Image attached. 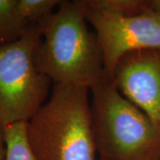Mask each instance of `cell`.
I'll use <instances>...</instances> for the list:
<instances>
[{"label":"cell","mask_w":160,"mask_h":160,"mask_svg":"<svg viewBox=\"0 0 160 160\" xmlns=\"http://www.w3.org/2000/svg\"><path fill=\"white\" fill-rule=\"evenodd\" d=\"M38 26L35 63L53 84L91 90L105 79L102 49L96 33L87 28L82 0H62Z\"/></svg>","instance_id":"cell-1"},{"label":"cell","mask_w":160,"mask_h":160,"mask_svg":"<svg viewBox=\"0 0 160 160\" xmlns=\"http://www.w3.org/2000/svg\"><path fill=\"white\" fill-rule=\"evenodd\" d=\"M89 92L53 84L49 100L27 123L36 160H96Z\"/></svg>","instance_id":"cell-2"},{"label":"cell","mask_w":160,"mask_h":160,"mask_svg":"<svg viewBox=\"0 0 160 160\" xmlns=\"http://www.w3.org/2000/svg\"><path fill=\"white\" fill-rule=\"evenodd\" d=\"M92 92V124L100 160H160V126L112 81Z\"/></svg>","instance_id":"cell-3"},{"label":"cell","mask_w":160,"mask_h":160,"mask_svg":"<svg viewBox=\"0 0 160 160\" xmlns=\"http://www.w3.org/2000/svg\"><path fill=\"white\" fill-rule=\"evenodd\" d=\"M41 41L38 24L21 38L0 45V126L28 123L46 103L51 79L36 66L34 52Z\"/></svg>","instance_id":"cell-4"},{"label":"cell","mask_w":160,"mask_h":160,"mask_svg":"<svg viewBox=\"0 0 160 160\" xmlns=\"http://www.w3.org/2000/svg\"><path fill=\"white\" fill-rule=\"evenodd\" d=\"M86 22L95 30L102 46L105 79L112 81L115 69L125 54L160 49V16L151 12L136 16H118L101 11L82 0Z\"/></svg>","instance_id":"cell-5"},{"label":"cell","mask_w":160,"mask_h":160,"mask_svg":"<svg viewBox=\"0 0 160 160\" xmlns=\"http://www.w3.org/2000/svg\"><path fill=\"white\" fill-rule=\"evenodd\" d=\"M112 82L160 126V49L133 51L119 60Z\"/></svg>","instance_id":"cell-6"},{"label":"cell","mask_w":160,"mask_h":160,"mask_svg":"<svg viewBox=\"0 0 160 160\" xmlns=\"http://www.w3.org/2000/svg\"><path fill=\"white\" fill-rule=\"evenodd\" d=\"M29 26L18 11V0H0V45L21 38Z\"/></svg>","instance_id":"cell-7"},{"label":"cell","mask_w":160,"mask_h":160,"mask_svg":"<svg viewBox=\"0 0 160 160\" xmlns=\"http://www.w3.org/2000/svg\"><path fill=\"white\" fill-rule=\"evenodd\" d=\"M5 160H36L27 137V123H15L4 127Z\"/></svg>","instance_id":"cell-8"},{"label":"cell","mask_w":160,"mask_h":160,"mask_svg":"<svg viewBox=\"0 0 160 160\" xmlns=\"http://www.w3.org/2000/svg\"><path fill=\"white\" fill-rule=\"evenodd\" d=\"M92 6L118 16H136L147 12L149 0H87Z\"/></svg>","instance_id":"cell-9"},{"label":"cell","mask_w":160,"mask_h":160,"mask_svg":"<svg viewBox=\"0 0 160 160\" xmlns=\"http://www.w3.org/2000/svg\"><path fill=\"white\" fill-rule=\"evenodd\" d=\"M62 0H18V11L29 25L38 24L49 17Z\"/></svg>","instance_id":"cell-10"},{"label":"cell","mask_w":160,"mask_h":160,"mask_svg":"<svg viewBox=\"0 0 160 160\" xmlns=\"http://www.w3.org/2000/svg\"><path fill=\"white\" fill-rule=\"evenodd\" d=\"M6 142H5V132L4 127L0 126V160H5L6 158Z\"/></svg>","instance_id":"cell-11"},{"label":"cell","mask_w":160,"mask_h":160,"mask_svg":"<svg viewBox=\"0 0 160 160\" xmlns=\"http://www.w3.org/2000/svg\"><path fill=\"white\" fill-rule=\"evenodd\" d=\"M160 16V0H149V10Z\"/></svg>","instance_id":"cell-12"}]
</instances>
